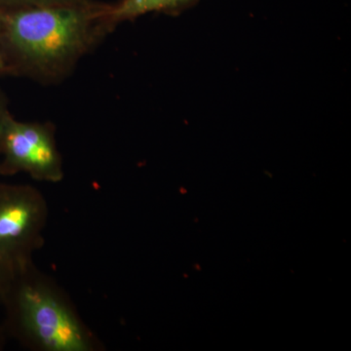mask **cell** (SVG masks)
I'll use <instances>...</instances> for the list:
<instances>
[{"label": "cell", "mask_w": 351, "mask_h": 351, "mask_svg": "<svg viewBox=\"0 0 351 351\" xmlns=\"http://www.w3.org/2000/svg\"><path fill=\"white\" fill-rule=\"evenodd\" d=\"M1 22H2V13L0 12V39H1ZM0 60L3 62L1 58V48H0Z\"/></svg>", "instance_id": "cell-11"}, {"label": "cell", "mask_w": 351, "mask_h": 351, "mask_svg": "<svg viewBox=\"0 0 351 351\" xmlns=\"http://www.w3.org/2000/svg\"><path fill=\"white\" fill-rule=\"evenodd\" d=\"M89 1L91 0H0V12L34 7L69 5Z\"/></svg>", "instance_id": "cell-6"}, {"label": "cell", "mask_w": 351, "mask_h": 351, "mask_svg": "<svg viewBox=\"0 0 351 351\" xmlns=\"http://www.w3.org/2000/svg\"><path fill=\"white\" fill-rule=\"evenodd\" d=\"M15 274L16 272L0 258V304L3 302L4 297Z\"/></svg>", "instance_id": "cell-7"}, {"label": "cell", "mask_w": 351, "mask_h": 351, "mask_svg": "<svg viewBox=\"0 0 351 351\" xmlns=\"http://www.w3.org/2000/svg\"><path fill=\"white\" fill-rule=\"evenodd\" d=\"M49 208L39 189L0 184V258L17 274L44 244Z\"/></svg>", "instance_id": "cell-3"}, {"label": "cell", "mask_w": 351, "mask_h": 351, "mask_svg": "<svg viewBox=\"0 0 351 351\" xmlns=\"http://www.w3.org/2000/svg\"><path fill=\"white\" fill-rule=\"evenodd\" d=\"M108 6L91 0L1 12L0 48L7 73L41 84L66 80L117 27Z\"/></svg>", "instance_id": "cell-1"}, {"label": "cell", "mask_w": 351, "mask_h": 351, "mask_svg": "<svg viewBox=\"0 0 351 351\" xmlns=\"http://www.w3.org/2000/svg\"><path fill=\"white\" fill-rule=\"evenodd\" d=\"M8 112L9 110L7 108L5 101H4L3 96L0 92V127H1L2 121H3L4 117Z\"/></svg>", "instance_id": "cell-8"}, {"label": "cell", "mask_w": 351, "mask_h": 351, "mask_svg": "<svg viewBox=\"0 0 351 351\" xmlns=\"http://www.w3.org/2000/svg\"><path fill=\"white\" fill-rule=\"evenodd\" d=\"M0 175L25 173L39 182L64 179V163L55 127L49 122H23L7 113L0 127Z\"/></svg>", "instance_id": "cell-4"}, {"label": "cell", "mask_w": 351, "mask_h": 351, "mask_svg": "<svg viewBox=\"0 0 351 351\" xmlns=\"http://www.w3.org/2000/svg\"><path fill=\"white\" fill-rule=\"evenodd\" d=\"M5 334L4 328H0V350H2L4 345H5Z\"/></svg>", "instance_id": "cell-9"}, {"label": "cell", "mask_w": 351, "mask_h": 351, "mask_svg": "<svg viewBox=\"0 0 351 351\" xmlns=\"http://www.w3.org/2000/svg\"><path fill=\"white\" fill-rule=\"evenodd\" d=\"M200 0H119L108 4V19L115 27L152 13L179 15L196 5Z\"/></svg>", "instance_id": "cell-5"}, {"label": "cell", "mask_w": 351, "mask_h": 351, "mask_svg": "<svg viewBox=\"0 0 351 351\" xmlns=\"http://www.w3.org/2000/svg\"><path fill=\"white\" fill-rule=\"evenodd\" d=\"M5 73H7L5 64L0 60V75H5Z\"/></svg>", "instance_id": "cell-10"}, {"label": "cell", "mask_w": 351, "mask_h": 351, "mask_svg": "<svg viewBox=\"0 0 351 351\" xmlns=\"http://www.w3.org/2000/svg\"><path fill=\"white\" fill-rule=\"evenodd\" d=\"M2 306L4 331L38 351H94L96 339L63 291L34 263L18 271Z\"/></svg>", "instance_id": "cell-2"}]
</instances>
